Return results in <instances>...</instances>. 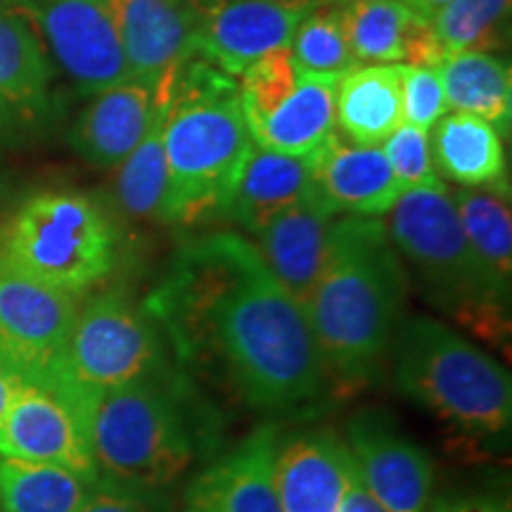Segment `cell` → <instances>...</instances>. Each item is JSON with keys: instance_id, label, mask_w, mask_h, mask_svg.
Returning a JSON list of instances; mask_svg holds the SVG:
<instances>
[{"instance_id": "42", "label": "cell", "mask_w": 512, "mask_h": 512, "mask_svg": "<svg viewBox=\"0 0 512 512\" xmlns=\"http://www.w3.org/2000/svg\"><path fill=\"white\" fill-rule=\"evenodd\" d=\"M330 3H339V5H347V3H358V0H330Z\"/></svg>"}, {"instance_id": "6", "label": "cell", "mask_w": 512, "mask_h": 512, "mask_svg": "<svg viewBox=\"0 0 512 512\" xmlns=\"http://www.w3.org/2000/svg\"><path fill=\"white\" fill-rule=\"evenodd\" d=\"M387 230L427 302L479 337H508L510 313L491 302L444 181L403 190L389 209Z\"/></svg>"}, {"instance_id": "4", "label": "cell", "mask_w": 512, "mask_h": 512, "mask_svg": "<svg viewBox=\"0 0 512 512\" xmlns=\"http://www.w3.org/2000/svg\"><path fill=\"white\" fill-rule=\"evenodd\" d=\"M166 200L162 223L192 226L221 216L252 136L242 114L240 86L202 53L171 81L166 117Z\"/></svg>"}, {"instance_id": "22", "label": "cell", "mask_w": 512, "mask_h": 512, "mask_svg": "<svg viewBox=\"0 0 512 512\" xmlns=\"http://www.w3.org/2000/svg\"><path fill=\"white\" fill-rule=\"evenodd\" d=\"M460 223L467 245L475 256L479 278L498 309L510 313L512 292V214L508 185L489 188H456Z\"/></svg>"}, {"instance_id": "41", "label": "cell", "mask_w": 512, "mask_h": 512, "mask_svg": "<svg viewBox=\"0 0 512 512\" xmlns=\"http://www.w3.org/2000/svg\"><path fill=\"white\" fill-rule=\"evenodd\" d=\"M176 3L181 5H188L190 10H195L197 15H202L204 19H207L211 12H214L219 5L223 3V0H176Z\"/></svg>"}, {"instance_id": "44", "label": "cell", "mask_w": 512, "mask_h": 512, "mask_svg": "<svg viewBox=\"0 0 512 512\" xmlns=\"http://www.w3.org/2000/svg\"><path fill=\"white\" fill-rule=\"evenodd\" d=\"M183 512H195V510H190V508H185V510H183Z\"/></svg>"}, {"instance_id": "21", "label": "cell", "mask_w": 512, "mask_h": 512, "mask_svg": "<svg viewBox=\"0 0 512 512\" xmlns=\"http://www.w3.org/2000/svg\"><path fill=\"white\" fill-rule=\"evenodd\" d=\"M313 178L316 152L294 157L252 145L238 169L221 216L238 223L249 235H256L273 216L309 195Z\"/></svg>"}, {"instance_id": "19", "label": "cell", "mask_w": 512, "mask_h": 512, "mask_svg": "<svg viewBox=\"0 0 512 512\" xmlns=\"http://www.w3.org/2000/svg\"><path fill=\"white\" fill-rule=\"evenodd\" d=\"M316 188L337 216L373 219L389 214L401 195L382 147L351 143L337 131L316 150Z\"/></svg>"}, {"instance_id": "9", "label": "cell", "mask_w": 512, "mask_h": 512, "mask_svg": "<svg viewBox=\"0 0 512 512\" xmlns=\"http://www.w3.org/2000/svg\"><path fill=\"white\" fill-rule=\"evenodd\" d=\"M79 299L69 297L0 254V363L24 382H46L60 366Z\"/></svg>"}, {"instance_id": "33", "label": "cell", "mask_w": 512, "mask_h": 512, "mask_svg": "<svg viewBox=\"0 0 512 512\" xmlns=\"http://www.w3.org/2000/svg\"><path fill=\"white\" fill-rule=\"evenodd\" d=\"M380 147L389 166H392V174L401 192L441 181L432 162L430 131H425V128L403 121L382 140Z\"/></svg>"}, {"instance_id": "3", "label": "cell", "mask_w": 512, "mask_h": 512, "mask_svg": "<svg viewBox=\"0 0 512 512\" xmlns=\"http://www.w3.org/2000/svg\"><path fill=\"white\" fill-rule=\"evenodd\" d=\"M88 432L98 479L159 494L209 451L216 415L188 377L169 366L100 394Z\"/></svg>"}, {"instance_id": "29", "label": "cell", "mask_w": 512, "mask_h": 512, "mask_svg": "<svg viewBox=\"0 0 512 512\" xmlns=\"http://www.w3.org/2000/svg\"><path fill=\"white\" fill-rule=\"evenodd\" d=\"M169 105L171 88L164 105L159 107L155 121H152L150 131H147L145 138L136 145V150L119 164L117 178H114V197H117L119 209L136 221H162L166 183H169L164 145Z\"/></svg>"}, {"instance_id": "2", "label": "cell", "mask_w": 512, "mask_h": 512, "mask_svg": "<svg viewBox=\"0 0 512 512\" xmlns=\"http://www.w3.org/2000/svg\"><path fill=\"white\" fill-rule=\"evenodd\" d=\"M406 290L408 275L387 223L373 216L335 219L304 304L330 377L373 380L392 349Z\"/></svg>"}, {"instance_id": "16", "label": "cell", "mask_w": 512, "mask_h": 512, "mask_svg": "<svg viewBox=\"0 0 512 512\" xmlns=\"http://www.w3.org/2000/svg\"><path fill=\"white\" fill-rule=\"evenodd\" d=\"M169 88L171 79L162 86L131 79L91 95V102L69 128L72 150L102 169L119 166L150 131Z\"/></svg>"}, {"instance_id": "43", "label": "cell", "mask_w": 512, "mask_h": 512, "mask_svg": "<svg viewBox=\"0 0 512 512\" xmlns=\"http://www.w3.org/2000/svg\"><path fill=\"white\" fill-rule=\"evenodd\" d=\"M0 192H3V171H0Z\"/></svg>"}, {"instance_id": "40", "label": "cell", "mask_w": 512, "mask_h": 512, "mask_svg": "<svg viewBox=\"0 0 512 512\" xmlns=\"http://www.w3.org/2000/svg\"><path fill=\"white\" fill-rule=\"evenodd\" d=\"M406 3L411 5L415 12H420L425 19H432L441 8H446L451 0H406Z\"/></svg>"}, {"instance_id": "18", "label": "cell", "mask_w": 512, "mask_h": 512, "mask_svg": "<svg viewBox=\"0 0 512 512\" xmlns=\"http://www.w3.org/2000/svg\"><path fill=\"white\" fill-rule=\"evenodd\" d=\"M335 219L337 211L325 202L313 178L309 195L273 216L254 235V247L268 271L302 306L316 285Z\"/></svg>"}, {"instance_id": "31", "label": "cell", "mask_w": 512, "mask_h": 512, "mask_svg": "<svg viewBox=\"0 0 512 512\" xmlns=\"http://www.w3.org/2000/svg\"><path fill=\"white\" fill-rule=\"evenodd\" d=\"M290 55L299 74L339 81L358 67L342 24V5L323 0L294 31Z\"/></svg>"}, {"instance_id": "7", "label": "cell", "mask_w": 512, "mask_h": 512, "mask_svg": "<svg viewBox=\"0 0 512 512\" xmlns=\"http://www.w3.org/2000/svg\"><path fill=\"white\" fill-rule=\"evenodd\" d=\"M0 254L31 278L81 299L117 268L119 233L107 209L93 197L46 190L17 209Z\"/></svg>"}, {"instance_id": "36", "label": "cell", "mask_w": 512, "mask_h": 512, "mask_svg": "<svg viewBox=\"0 0 512 512\" xmlns=\"http://www.w3.org/2000/svg\"><path fill=\"white\" fill-rule=\"evenodd\" d=\"M36 126V117L0 98V145L24 143Z\"/></svg>"}, {"instance_id": "13", "label": "cell", "mask_w": 512, "mask_h": 512, "mask_svg": "<svg viewBox=\"0 0 512 512\" xmlns=\"http://www.w3.org/2000/svg\"><path fill=\"white\" fill-rule=\"evenodd\" d=\"M133 81L162 86L200 53L204 17L176 0H105Z\"/></svg>"}, {"instance_id": "10", "label": "cell", "mask_w": 512, "mask_h": 512, "mask_svg": "<svg viewBox=\"0 0 512 512\" xmlns=\"http://www.w3.org/2000/svg\"><path fill=\"white\" fill-rule=\"evenodd\" d=\"M29 17L57 67L83 95L131 81L105 0H10Z\"/></svg>"}, {"instance_id": "17", "label": "cell", "mask_w": 512, "mask_h": 512, "mask_svg": "<svg viewBox=\"0 0 512 512\" xmlns=\"http://www.w3.org/2000/svg\"><path fill=\"white\" fill-rule=\"evenodd\" d=\"M354 477L347 441L330 430L278 439L275 482L283 512H339Z\"/></svg>"}, {"instance_id": "24", "label": "cell", "mask_w": 512, "mask_h": 512, "mask_svg": "<svg viewBox=\"0 0 512 512\" xmlns=\"http://www.w3.org/2000/svg\"><path fill=\"white\" fill-rule=\"evenodd\" d=\"M403 124L401 64H358L337 81L335 128L358 145H382Z\"/></svg>"}, {"instance_id": "38", "label": "cell", "mask_w": 512, "mask_h": 512, "mask_svg": "<svg viewBox=\"0 0 512 512\" xmlns=\"http://www.w3.org/2000/svg\"><path fill=\"white\" fill-rule=\"evenodd\" d=\"M432 512H510L508 505L498 498H448L434 505Z\"/></svg>"}, {"instance_id": "8", "label": "cell", "mask_w": 512, "mask_h": 512, "mask_svg": "<svg viewBox=\"0 0 512 512\" xmlns=\"http://www.w3.org/2000/svg\"><path fill=\"white\" fill-rule=\"evenodd\" d=\"M169 366V344L145 304L107 290L79 306L60 366L46 382L93 406L100 394Z\"/></svg>"}, {"instance_id": "27", "label": "cell", "mask_w": 512, "mask_h": 512, "mask_svg": "<svg viewBox=\"0 0 512 512\" xmlns=\"http://www.w3.org/2000/svg\"><path fill=\"white\" fill-rule=\"evenodd\" d=\"M451 112H465L489 121L498 133H508L512 119L510 62L494 53L465 50L437 64Z\"/></svg>"}, {"instance_id": "23", "label": "cell", "mask_w": 512, "mask_h": 512, "mask_svg": "<svg viewBox=\"0 0 512 512\" xmlns=\"http://www.w3.org/2000/svg\"><path fill=\"white\" fill-rule=\"evenodd\" d=\"M335 91V79L302 74L273 112L247 124L252 143L283 155H313L335 133Z\"/></svg>"}, {"instance_id": "37", "label": "cell", "mask_w": 512, "mask_h": 512, "mask_svg": "<svg viewBox=\"0 0 512 512\" xmlns=\"http://www.w3.org/2000/svg\"><path fill=\"white\" fill-rule=\"evenodd\" d=\"M339 512H387L384 510V505L370 494L368 486L361 482L356 467H354V477H351L347 494H344L342 505H339Z\"/></svg>"}, {"instance_id": "28", "label": "cell", "mask_w": 512, "mask_h": 512, "mask_svg": "<svg viewBox=\"0 0 512 512\" xmlns=\"http://www.w3.org/2000/svg\"><path fill=\"white\" fill-rule=\"evenodd\" d=\"M91 489L64 467L0 456V512H81Z\"/></svg>"}, {"instance_id": "12", "label": "cell", "mask_w": 512, "mask_h": 512, "mask_svg": "<svg viewBox=\"0 0 512 512\" xmlns=\"http://www.w3.org/2000/svg\"><path fill=\"white\" fill-rule=\"evenodd\" d=\"M347 446L361 482L387 512H425L434 489V465L392 415L361 411L347 425Z\"/></svg>"}, {"instance_id": "39", "label": "cell", "mask_w": 512, "mask_h": 512, "mask_svg": "<svg viewBox=\"0 0 512 512\" xmlns=\"http://www.w3.org/2000/svg\"><path fill=\"white\" fill-rule=\"evenodd\" d=\"M22 377H17L12 370H8L0 363V434H3V422L5 415H8V408L12 399H15L17 389L22 387Z\"/></svg>"}, {"instance_id": "25", "label": "cell", "mask_w": 512, "mask_h": 512, "mask_svg": "<svg viewBox=\"0 0 512 512\" xmlns=\"http://www.w3.org/2000/svg\"><path fill=\"white\" fill-rule=\"evenodd\" d=\"M432 162L441 181L460 188H489L505 181V147L489 121L446 112L430 131Z\"/></svg>"}, {"instance_id": "14", "label": "cell", "mask_w": 512, "mask_h": 512, "mask_svg": "<svg viewBox=\"0 0 512 512\" xmlns=\"http://www.w3.org/2000/svg\"><path fill=\"white\" fill-rule=\"evenodd\" d=\"M323 0H223L204 19L200 53L240 79L249 64L290 48L294 31Z\"/></svg>"}, {"instance_id": "1", "label": "cell", "mask_w": 512, "mask_h": 512, "mask_svg": "<svg viewBox=\"0 0 512 512\" xmlns=\"http://www.w3.org/2000/svg\"><path fill=\"white\" fill-rule=\"evenodd\" d=\"M145 309L178 361L216 366L254 408L299 411L328 389V366L304 306L238 233L221 230L181 245Z\"/></svg>"}, {"instance_id": "20", "label": "cell", "mask_w": 512, "mask_h": 512, "mask_svg": "<svg viewBox=\"0 0 512 512\" xmlns=\"http://www.w3.org/2000/svg\"><path fill=\"white\" fill-rule=\"evenodd\" d=\"M342 24L358 64H437L444 60L430 19L406 0H358L342 5Z\"/></svg>"}, {"instance_id": "11", "label": "cell", "mask_w": 512, "mask_h": 512, "mask_svg": "<svg viewBox=\"0 0 512 512\" xmlns=\"http://www.w3.org/2000/svg\"><path fill=\"white\" fill-rule=\"evenodd\" d=\"M88 420L91 408L55 384L22 382L5 415L0 456L64 467L95 484Z\"/></svg>"}, {"instance_id": "15", "label": "cell", "mask_w": 512, "mask_h": 512, "mask_svg": "<svg viewBox=\"0 0 512 512\" xmlns=\"http://www.w3.org/2000/svg\"><path fill=\"white\" fill-rule=\"evenodd\" d=\"M278 430L261 425L192 479L185 508L195 512H283L275 482Z\"/></svg>"}, {"instance_id": "5", "label": "cell", "mask_w": 512, "mask_h": 512, "mask_svg": "<svg viewBox=\"0 0 512 512\" xmlns=\"http://www.w3.org/2000/svg\"><path fill=\"white\" fill-rule=\"evenodd\" d=\"M394 387L413 403L472 434L508 432V368L430 316H403L392 339Z\"/></svg>"}, {"instance_id": "32", "label": "cell", "mask_w": 512, "mask_h": 512, "mask_svg": "<svg viewBox=\"0 0 512 512\" xmlns=\"http://www.w3.org/2000/svg\"><path fill=\"white\" fill-rule=\"evenodd\" d=\"M299 79L302 74L292 60L290 48L275 50L249 64L238 79L240 105L247 124L273 112L297 88Z\"/></svg>"}, {"instance_id": "26", "label": "cell", "mask_w": 512, "mask_h": 512, "mask_svg": "<svg viewBox=\"0 0 512 512\" xmlns=\"http://www.w3.org/2000/svg\"><path fill=\"white\" fill-rule=\"evenodd\" d=\"M50 81L53 62L36 27L10 0H0V98L38 119L48 112Z\"/></svg>"}, {"instance_id": "34", "label": "cell", "mask_w": 512, "mask_h": 512, "mask_svg": "<svg viewBox=\"0 0 512 512\" xmlns=\"http://www.w3.org/2000/svg\"><path fill=\"white\" fill-rule=\"evenodd\" d=\"M401 110L403 121L425 131L448 112L444 86L432 64H401Z\"/></svg>"}, {"instance_id": "35", "label": "cell", "mask_w": 512, "mask_h": 512, "mask_svg": "<svg viewBox=\"0 0 512 512\" xmlns=\"http://www.w3.org/2000/svg\"><path fill=\"white\" fill-rule=\"evenodd\" d=\"M81 512H164V508L155 491L126 489L98 479Z\"/></svg>"}, {"instance_id": "30", "label": "cell", "mask_w": 512, "mask_h": 512, "mask_svg": "<svg viewBox=\"0 0 512 512\" xmlns=\"http://www.w3.org/2000/svg\"><path fill=\"white\" fill-rule=\"evenodd\" d=\"M510 8L512 0H451L430 19L441 57L501 50L508 41Z\"/></svg>"}]
</instances>
